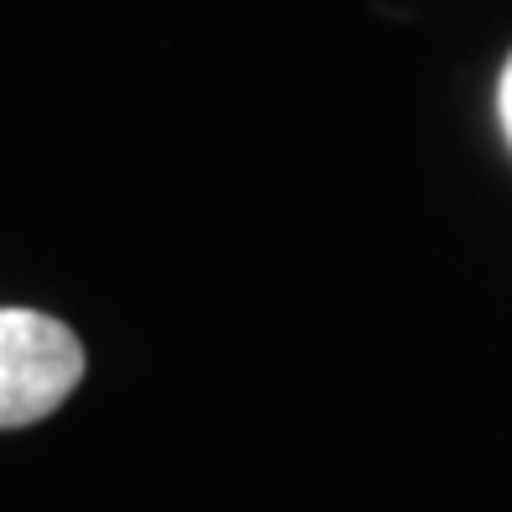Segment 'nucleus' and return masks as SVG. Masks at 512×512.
Segmentation results:
<instances>
[{
  "label": "nucleus",
  "mask_w": 512,
  "mask_h": 512,
  "mask_svg": "<svg viewBox=\"0 0 512 512\" xmlns=\"http://www.w3.org/2000/svg\"><path fill=\"white\" fill-rule=\"evenodd\" d=\"M497 110H502V131H507V142H512V58H507L502 84H497Z\"/></svg>",
  "instance_id": "obj_2"
},
{
  "label": "nucleus",
  "mask_w": 512,
  "mask_h": 512,
  "mask_svg": "<svg viewBox=\"0 0 512 512\" xmlns=\"http://www.w3.org/2000/svg\"><path fill=\"white\" fill-rule=\"evenodd\" d=\"M84 377V345L63 319L0 309V429H27L68 403Z\"/></svg>",
  "instance_id": "obj_1"
}]
</instances>
